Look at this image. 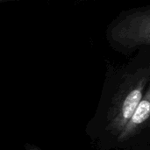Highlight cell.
Segmentation results:
<instances>
[{
	"instance_id": "obj_1",
	"label": "cell",
	"mask_w": 150,
	"mask_h": 150,
	"mask_svg": "<svg viewBox=\"0 0 150 150\" xmlns=\"http://www.w3.org/2000/svg\"><path fill=\"white\" fill-rule=\"evenodd\" d=\"M116 87L104 91L98 110L91 120L95 138L101 143H115L142 100L149 80L148 72L126 76Z\"/></svg>"
},
{
	"instance_id": "obj_2",
	"label": "cell",
	"mask_w": 150,
	"mask_h": 150,
	"mask_svg": "<svg viewBox=\"0 0 150 150\" xmlns=\"http://www.w3.org/2000/svg\"><path fill=\"white\" fill-rule=\"evenodd\" d=\"M150 89L147 88L142 100L137 105L133 115L125 125L124 128L115 141V146L126 148L139 137L144 130L149 127Z\"/></svg>"
},
{
	"instance_id": "obj_3",
	"label": "cell",
	"mask_w": 150,
	"mask_h": 150,
	"mask_svg": "<svg viewBox=\"0 0 150 150\" xmlns=\"http://www.w3.org/2000/svg\"><path fill=\"white\" fill-rule=\"evenodd\" d=\"M25 149L26 150H41L40 149L37 148L36 146L32 145V144H26V145H25Z\"/></svg>"
}]
</instances>
